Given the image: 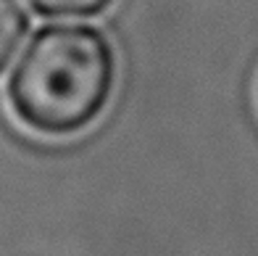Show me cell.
Segmentation results:
<instances>
[{
	"label": "cell",
	"instance_id": "obj_1",
	"mask_svg": "<svg viewBox=\"0 0 258 256\" xmlns=\"http://www.w3.org/2000/svg\"><path fill=\"white\" fill-rule=\"evenodd\" d=\"M116 56L105 34L85 24L48 27L34 37L8 82L16 116L42 135H77L111 103Z\"/></svg>",
	"mask_w": 258,
	"mask_h": 256
},
{
	"label": "cell",
	"instance_id": "obj_2",
	"mask_svg": "<svg viewBox=\"0 0 258 256\" xmlns=\"http://www.w3.org/2000/svg\"><path fill=\"white\" fill-rule=\"evenodd\" d=\"M27 32V19L16 0H0V72L16 56L21 37Z\"/></svg>",
	"mask_w": 258,
	"mask_h": 256
},
{
	"label": "cell",
	"instance_id": "obj_3",
	"mask_svg": "<svg viewBox=\"0 0 258 256\" xmlns=\"http://www.w3.org/2000/svg\"><path fill=\"white\" fill-rule=\"evenodd\" d=\"M45 16H98L113 0H29Z\"/></svg>",
	"mask_w": 258,
	"mask_h": 256
},
{
	"label": "cell",
	"instance_id": "obj_4",
	"mask_svg": "<svg viewBox=\"0 0 258 256\" xmlns=\"http://www.w3.org/2000/svg\"><path fill=\"white\" fill-rule=\"evenodd\" d=\"M255 98H258V85H255Z\"/></svg>",
	"mask_w": 258,
	"mask_h": 256
}]
</instances>
